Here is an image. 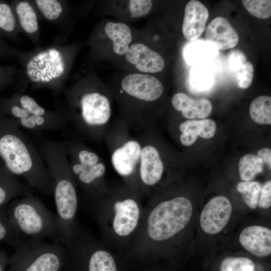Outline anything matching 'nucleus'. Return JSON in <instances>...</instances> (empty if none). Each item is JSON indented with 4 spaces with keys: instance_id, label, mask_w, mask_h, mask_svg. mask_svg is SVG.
<instances>
[{
    "instance_id": "1",
    "label": "nucleus",
    "mask_w": 271,
    "mask_h": 271,
    "mask_svg": "<svg viewBox=\"0 0 271 271\" xmlns=\"http://www.w3.org/2000/svg\"><path fill=\"white\" fill-rule=\"evenodd\" d=\"M142 195L122 180L109 182L101 197L85 200L87 209L96 222L100 240L121 253L136 232L143 215Z\"/></svg>"
},
{
    "instance_id": "2",
    "label": "nucleus",
    "mask_w": 271,
    "mask_h": 271,
    "mask_svg": "<svg viewBox=\"0 0 271 271\" xmlns=\"http://www.w3.org/2000/svg\"><path fill=\"white\" fill-rule=\"evenodd\" d=\"M39 154L49 174L56 208L60 242L64 245L80 227L77 220L78 207L77 186L68 160V141L36 138Z\"/></svg>"
},
{
    "instance_id": "3",
    "label": "nucleus",
    "mask_w": 271,
    "mask_h": 271,
    "mask_svg": "<svg viewBox=\"0 0 271 271\" xmlns=\"http://www.w3.org/2000/svg\"><path fill=\"white\" fill-rule=\"evenodd\" d=\"M76 46L52 42L45 47L22 51L18 60L15 83L16 91L25 93L30 85L32 89H47L55 95L61 94L69 74Z\"/></svg>"
},
{
    "instance_id": "4",
    "label": "nucleus",
    "mask_w": 271,
    "mask_h": 271,
    "mask_svg": "<svg viewBox=\"0 0 271 271\" xmlns=\"http://www.w3.org/2000/svg\"><path fill=\"white\" fill-rule=\"evenodd\" d=\"M87 78L64 87L61 93L66 106L63 107L68 123L73 126L81 140L99 141L104 139L111 123V103L92 79Z\"/></svg>"
},
{
    "instance_id": "5",
    "label": "nucleus",
    "mask_w": 271,
    "mask_h": 271,
    "mask_svg": "<svg viewBox=\"0 0 271 271\" xmlns=\"http://www.w3.org/2000/svg\"><path fill=\"white\" fill-rule=\"evenodd\" d=\"M0 157L7 170L22 177L31 188L51 195V178L36 144L13 119L0 137Z\"/></svg>"
},
{
    "instance_id": "6",
    "label": "nucleus",
    "mask_w": 271,
    "mask_h": 271,
    "mask_svg": "<svg viewBox=\"0 0 271 271\" xmlns=\"http://www.w3.org/2000/svg\"><path fill=\"white\" fill-rule=\"evenodd\" d=\"M65 264L73 271H121V255L80 227L65 245Z\"/></svg>"
},
{
    "instance_id": "7",
    "label": "nucleus",
    "mask_w": 271,
    "mask_h": 271,
    "mask_svg": "<svg viewBox=\"0 0 271 271\" xmlns=\"http://www.w3.org/2000/svg\"><path fill=\"white\" fill-rule=\"evenodd\" d=\"M0 108L36 138L43 131L61 130L68 124L63 106L55 110L47 109L31 96L19 91L10 98L1 100Z\"/></svg>"
},
{
    "instance_id": "8",
    "label": "nucleus",
    "mask_w": 271,
    "mask_h": 271,
    "mask_svg": "<svg viewBox=\"0 0 271 271\" xmlns=\"http://www.w3.org/2000/svg\"><path fill=\"white\" fill-rule=\"evenodd\" d=\"M131 132L125 122L119 118L111 122L103 139L114 171L127 186L141 194L138 171L142 145L139 136H132Z\"/></svg>"
},
{
    "instance_id": "9",
    "label": "nucleus",
    "mask_w": 271,
    "mask_h": 271,
    "mask_svg": "<svg viewBox=\"0 0 271 271\" xmlns=\"http://www.w3.org/2000/svg\"><path fill=\"white\" fill-rule=\"evenodd\" d=\"M68 141L70 168L77 187L82 190L85 200L101 197L109 184L105 178L106 168L103 159L81 139Z\"/></svg>"
},
{
    "instance_id": "10",
    "label": "nucleus",
    "mask_w": 271,
    "mask_h": 271,
    "mask_svg": "<svg viewBox=\"0 0 271 271\" xmlns=\"http://www.w3.org/2000/svg\"><path fill=\"white\" fill-rule=\"evenodd\" d=\"M122 95L134 102L121 118L131 132L140 133L154 127V123L145 106L158 100L164 87L156 77L145 74H131L125 76L120 84Z\"/></svg>"
},
{
    "instance_id": "11",
    "label": "nucleus",
    "mask_w": 271,
    "mask_h": 271,
    "mask_svg": "<svg viewBox=\"0 0 271 271\" xmlns=\"http://www.w3.org/2000/svg\"><path fill=\"white\" fill-rule=\"evenodd\" d=\"M7 210L13 225L23 236L60 242L56 215L33 194L22 197Z\"/></svg>"
},
{
    "instance_id": "12",
    "label": "nucleus",
    "mask_w": 271,
    "mask_h": 271,
    "mask_svg": "<svg viewBox=\"0 0 271 271\" xmlns=\"http://www.w3.org/2000/svg\"><path fill=\"white\" fill-rule=\"evenodd\" d=\"M10 257L7 271H60L65 264V245L28 238Z\"/></svg>"
},
{
    "instance_id": "13",
    "label": "nucleus",
    "mask_w": 271,
    "mask_h": 271,
    "mask_svg": "<svg viewBox=\"0 0 271 271\" xmlns=\"http://www.w3.org/2000/svg\"><path fill=\"white\" fill-rule=\"evenodd\" d=\"M139 137L142 145L138 171L139 189L143 198L148 197L160 183L166 166L154 127L143 130Z\"/></svg>"
},
{
    "instance_id": "14",
    "label": "nucleus",
    "mask_w": 271,
    "mask_h": 271,
    "mask_svg": "<svg viewBox=\"0 0 271 271\" xmlns=\"http://www.w3.org/2000/svg\"><path fill=\"white\" fill-rule=\"evenodd\" d=\"M232 212V204L227 197L217 196L212 198L205 205L200 216L202 229L209 234L219 233L228 223Z\"/></svg>"
},
{
    "instance_id": "15",
    "label": "nucleus",
    "mask_w": 271,
    "mask_h": 271,
    "mask_svg": "<svg viewBox=\"0 0 271 271\" xmlns=\"http://www.w3.org/2000/svg\"><path fill=\"white\" fill-rule=\"evenodd\" d=\"M10 3L14 11L21 32L27 36L35 48L40 47V20L36 9L31 1L12 0Z\"/></svg>"
},
{
    "instance_id": "16",
    "label": "nucleus",
    "mask_w": 271,
    "mask_h": 271,
    "mask_svg": "<svg viewBox=\"0 0 271 271\" xmlns=\"http://www.w3.org/2000/svg\"><path fill=\"white\" fill-rule=\"evenodd\" d=\"M239 241L248 252L257 257H264L271 253V230L260 225H251L240 233Z\"/></svg>"
},
{
    "instance_id": "17",
    "label": "nucleus",
    "mask_w": 271,
    "mask_h": 271,
    "mask_svg": "<svg viewBox=\"0 0 271 271\" xmlns=\"http://www.w3.org/2000/svg\"><path fill=\"white\" fill-rule=\"evenodd\" d=\"M125 57L129 63L134 65L141 72L158 73L165 67V61L162 56L142 43H134L129 47Z\"/></svg>"
},
{
    "instance_id": "18",
    "label": "nucleus",
    "mask_w": 271,
    "mask_h": 271,
    "mask_svg": "<svg viewBox=\"0 0 271 271\" xmlns=\"http://www.w3.org/2000/svg\"><path fill=\"white\" fill-rule=\"evenodd\" d=\"M208 17V10L201 2L189 1L185 8L182 25L184 37L191 42L197 40L205 30Z\"/></svg>"
},
{
    "instance_id": "19",
    "label": "nucleus",
    "mask_w": 271,
    "mask_h": 271,
    "mask_svg": "<svg viewBox=\"0 0 271 271\" xmlns=\"http://www.w3.org/2000/svg\"><path fill=\"white\" fill-rule=\"evenodd\" d=\"M205 40L214 45L217 50H226L234 48L238 43V34L225 18L218 17L208 25L205 32Z\"/></svg>"
},
{
    "instance_id": "20",
    "label": "nucleus",
    "mask_w": 271,
    "mask_h": 271,
    "mask_svg": "<svg viewBox=\"0 0 271 271\" xmlns=\"http://www.w3.org/2000/svg\"><path fill=\"white\" fill-rule=\"evenodd\" d=\"M39 20L50 22L61 29V34L69 22V6L63 0H31Z\"/></svg>"
},
{
    "instance_id": "21",
    "label": "nucleus",
    "mask_w": 271,
    "mask_h": 271,
    "mask_svg": "<svg viewBox=\"0 0 271 271\" xmlns=\"http://www.w3.org/2000/svg\"><path fill=\"white\" fill-rule=\"evenodd\" d=\"M173 108L181 112L188 119H204L208 116L212 110L211 101L206 98L194 99L183 92L175 93L172 97Z\"/></svg>"
},
{
    "instance_id": "22",
    "label": "nucleus",
    "mask_w": 271,
    "mask_h": 271,
    "mask_svg": "<svg viewBox=\"0 0 271 271\" xmlns=\"http://www.w3.org/2000/svg\"><path fill=\"white\" fill-rule=\"evenodd\" d=\"M33 194L31 188L7 171H0V208L13 198Z\"/></svg>"
},
{
    "instance_id": "23",
    "label": "nucleus",
    "mask_w": 271,
    "mask_h": 271,
    "mask_svg": "<svg viewBox=\"0 0 271 271\" xmlns=\"http://www.w3.org/2000/svg\"><path fill=\"white\" fill-rule=\"evenodd\" d=\"M217 54L212 44L205 41H193L186 46L184 55L187 63L192 66L205 65L212 61Z\"/></svg>"
},
{
    "instance_id": "24",
    "label": "nucleus",
    "mask_w": 271,
    "mask_h": 271,
    "mask_svg": "<svg viewBox=\"0 0 271 271\" xmlns=\"http://www.w3.org/2000/svg\"><path fill=\"white\" fill-rule=\"evenodd\" d=\"M104 31L107 37L113 41L114 52L119 55L125 54L132 40L128 26L123 23L109 22L106 24Z\"/></svg>"
},
{
    "instance_id": "25",
    "label": "nucleus",
    "mask_w": 271,
    "mask_h": 271,
    "mask_svg": "<svg viewBox=\"0 0 271 271\" xmlns=\"http://www.w3.org/2000/svg\"><path fill=\"white\" fill-rule=\"evenodd\" d=\"M20 33L21 32L10 2L0 1V37L18 42L20 40Z\"/></svg>"
},
{
    "instance_id": "26",
    "label": "nucleus",
    "mask_w": 271,
    "mask_h": 271,
    "mask_svg": "<svg viewBox=\"0 0 271 271\" xmlns=\"http://www.w3.org/2000/svg\"><path fill=\"white\" fill-rule=\"evenodd\" d=\"M181 132H187L195 137L204 139L213 137L216 130L214 121L210 119L201 120L190 119L181 122L179 125Z\"/></svg>"
},
{
    "instance_id": "27",
    "label": "nucleus",
    "mask_w": 271,
    "mask_h": 271,
    "mask_svg": "<svg viewBox=\"0 0 271 271\" xmlns=\"http://www.w3.org/2000/svg\"><path fill=\"white\" fill-rule=\"evenodd\" d=\"M217 271H265L264 268L245 256H228L219 262Z\"/></svg>"
},
{
    "instance_id": "28",
    "label": "nucleus",
    "mask_w": 271,
    "mask_h": 271,
    "mask_svg": "<svg viewBox=\"0 0 271 271\" xmlns=\"http://www.w3.org/2000/svg\"><path fill=\"white\" fill-rule=\"evenodd\" d=\"M27 238L13 225L6 207L0 208V241H6L15 248Z\"/></svg>"
},
{
    "instance_id": "29",
    "label": "nucleus",
    "mask_w": 271,
    "mask_h": 271,
    "mask_svg": "<svg viewBox=\"0 0 271 271\" xmlns=\"http://www.w3.org/2000/svg\"><path fill=\"white\" fill-rule=\"evenodd\" d=\"M252 119L260 124H271V97L261 95L255 98L249 107Z\"/></svg>"
},
{
    "instance_id": "30",
    "label": "nucleus",
    "mask_w": 271,
    "mask_h": 271,
    "mask_svg": "<svg viewBox=\"0 0 271 271\" xmlns=\"http://www.w3.org/2000/svg\"><path fill=\"white\" fill-rule=\"evenodd\" d=\"M263 161L257 156L247 154L239 160V176L243 181H250L263 171Z\"/></svg>"
},
{
    "instance_id": "31",
    "label": "nucleus",
    "mask_w": 271,
    "mask_h": 271,
    "mask_svg": "<svg viewBox=\"0 0 271 271\" xmlns=\"http://www.w3.org/2000/svg\"><path fill=\"white\" fill-rule=\"evenodd\" d=\"M190 77L192 85L199 91L208 89L214 81L212 71L205 65L196 66L193 68Z\"/></svg>"
},
{
    "instance_id": "32",
    "label": "nucleus",
    "mask_w": 271,
    "mask_h": 271,
    "mask_svg": "<svg viewBox=\"0 0 271 271\" xmlns=\"http://www.w3.org/2000/svg\"><path fill=\"white\" fill-rule=\"evenodd\" d=\"M261 185L256 181H243L238 183L237 191L241 194L243 202L251 209L257 205Z\"/></svg>"
},
{
    "instance_id": "33",
    "label": "nucleus",
    "mask_w": 271,
    "mask_h": 271,
    "mask_svg": "<svg viewBox=\"0 0 271 271\" xmlns=\"http://www.w3.org/2000/svg\"><path fill=\"white\" fill-rule=\"evenodd\" d=\"M242 3L247 11L257 18L267 19L271 16L270 0H243Z\"/></svg>"
},
{
    "instance_id": "34",
    "label": "nucleus",
    "mask_w": 271,
    "mask_h": 271,
    "mask_svg": "<svg viewBox=\"0 0 271 271\" xmlns=\"http://www.w3.org/2000/svg\"><path fill=\"white\" fill-rule=\"evenodd\" d=\"M254 68L250 62L246 61L236 71V82L238 86L246 89L251 85L253 78Z\"/></svg>"
},
{
    "instance_id": "35",
    "label": "nucleus",
    "mask_w": 271,
    "mask_h": 271,
    "mask_svg": "<svg viewBox=\"0 0 271 271\" xmlns=\"http://www.w3.org/2000/svg\"><path fill=\"white\" fill-rule=\"evenodd\" d=\"M18 68L16 65L0 64V90L15 84Z\"/></svg>"
},
{
    "instance_id": "36",
    "label": "nucleus",
    "mask_w": 271,
    "mask_h": 271,
    "mask_svg": "<svg viewBox=\"0 0 271 271\" xmlns=\"http://www.w3.org/2000/svg\"><path fill=\"white\" fill-rule=\"evenodd\" d=\"M153 2L150 0L129 1V9L132 18H140L148 15L151 10Z\"/></svg>"
},
{
    "instance_id": "37",
    "label": "nucleus",
    "mask_w": 271,
    "mask_h": 271,
    "mask_svg": "<svg viewBox=\"0 0 271 271\" xmlns=\"http://www.w3.org/2000/svg\"><path fill=\"white\" fill-rule=\"evenodd\" d=\"M22 51L16 48L0 37V60L17 58Z\"/></svg>"
},
{
    "instance_id": "38",
    "label": "nucleus",
    "mask_w": 271,
    "mask_h": 271,
    "mask_svg": "<svg viewBox=\"0 0 271 271\" xmlns=\"http://www.w3.org/2000/svg\"><path fill=\"white\" fill-rule=\"evenodd\" d=\"M259 206L263 209H267L271 206V181L269 180L261 186L259 199Z\"/></svg>"
},
{
    "instance_id": "39",
    "label": "nucleus",
    "mask_w": 271,
    "mask_h": 271,
    "mask_svg": "<svg viewBox=\"0 0 271 271\" xmlns=\"http://www.w3.org/2000/svg\"><path fill=\"white\" fill-rule=\"evenodd\" d=\"M229 64L231 69L237 71L246 61L244 54L240 51L235 50L229 54Z\"/></svg>"
},
{
    "instance_id": "40",
    "label": "nucleus",
    "mask_w": 271,
    "mask_h": 271,
    "mask_svg": "<svg viewBox=\"0 0 271 271\" xmlns=\"http://www.w3.org/2000/svg\"><path fill=\"white\" fill-rule=\"evenodd\" d=\"M258 157L268 167L269 170L271 167V150L268 148H262L259 150L257 153Z\"/></svg>"
},
{
    "instance_id": "41",
    "label": "nucleus",
    "mask_w": 271,
    "mask_h": 271,
    "mask_svg": "<svg viewBox=\"0 0 271 271\" xmlns=\"http://www.w3.org/2000/svg\"><path fill=\"white\" fill-rule=\"evenodd\" d=\"M10 256L4 251L0 250V271H7Z\"/></svg>"
}]
</instances>
